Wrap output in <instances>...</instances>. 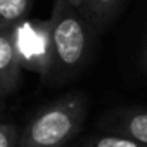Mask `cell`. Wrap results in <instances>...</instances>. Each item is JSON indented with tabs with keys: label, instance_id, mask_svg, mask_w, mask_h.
I'll return each instance as SVG.
<instances>
[{
	"label": "cell",
	"instance_id": "6da1fadb",
	"mask_svg": "<svg viewBox=\"0 0 147 147\" xmlns=\"http://www.w3.org/2000/svg\"><path fill=\"white\" fill-rule=\"evenodd\" d=\"M50 23L52 69L47 82H69L85 69L92 57L95 31L67 0H54Z\"/></svg>",
	"mask_w": 147,
	"mask_h": 147
},
{
	"label": "cell",
	"instance_id": "7a4b0ae2",
	"mask_svg": "<svg viewBox=\"0 0 147 147\" xmlns=\"http://www.w3.org/2000/svg\"><path fill=\"white\" fill-rule=\"evenodd\" d=\"M87 97L67 94L43 106L21 130L18 147H67L83 130Z\"/></svg>",
	"mask_w": 147,
	"mask_h": 147
},
{
	"label": "cell",
	"instance_id": "3957f363",
	"mask_svg": "<svg viewBox=\"0 0 147 147\" xmlns=\"http://www.w3.org/2000/svg\"><path fill=\"white\" fill-rule=\"evenodd\" d=\"M23 67L47 80L52 69V42L49 19H26L12 28Z\"/></svg>",
	"mask_w": 147,
	"mask_h": 147
},
{
	"label": "cell",
	"instance_id": "277c9868",
	"mask_svg": "<svg viewBox=\"0 0 147 147\" xmlns=\"http://www.w3.org/2000/svg\"><path fill=\"white\" fill-rule=\"evenodd\" d=\"M102 131L121 133L147 145V109L145 107H116L99 119Z\"/></svg>",
	"mask_w": 147,
	"mask_h": 147
},
{
	"label": "cell",
	"instance_id": "5b68a950",
	"mask_svg": "<svg viewBox=\"0 0 147 147\" xmlns=\"http://www.w3.org/2000/svg\"><path fill=\"white\" fill-rule=\"evenodd\" d=\"M23 61L12 30L0 31V97L18 92L23 82Z\"/></svg>",
	"mask_w": 147,
	"mask_h": 147
},
{
	"label": "cell",
	"instance_id": "8992f818",
	"mask_svg": "<svg viewBox=\"0 0 147 147\" xmlns=\"http://www.w3.org/2000/svg\"><path fill=\"white\" fill-rule=\"evenodd\" d=\"M123 4L125 0H82L78 11L99 35L119 16Z\"/></svg>",
	"mask_w": 147,
	"mask_h": 147
},
{
	"label": "cell",
	"instance_id": "52a82bcc",
	"mask_svg": "<svg viewBox=\"0 0 147 147\" xmlns=\"http://www.w3.org/2000/svg\"><path fill=\"white\" fill-rule=\"evenodd\" d=\"M33 0H0V31H9L28 19Z\"/></svg>",
	"mask_w": 147,
	"mask_h": 147
},
{
	"label": "cell",
	"instance_id": "ba28073f",
	"mask_svg": "<svg viewBox=\"0 0 147 147\" xmlns=\"http://www.w3.org/2000/svg\"><path fill=\"white\" fill-rule=\"evenodd\" d=\"M80 147H147L145 144L130 138L121 133H113V131H97L88 135Z\"/></svg>",
	"mask_w": 147,
	"mask_h": 147
},
{
	"label": "cell",
	"instance_id": "9c48e42d",
	"mask_svg": "<svg viewBox=\"0 0 147 147\" xmlns=\"http://www.w3.org/2000/svg\"><path fill=\"white\" fill-rule=\"evenodd\" d=\"M19 130L12 123H0V147H18Z\"/></svg>",
	"mask_w": 147,
	"mask_h": 147
},
{
	"label": "cell",
	"instance_id": "30bf717a",
	"mask_svg": "<svg viewBox=\"0 0 147 147\" xmlns=\"http://www.w3.org/2000/svg\"><path fill=\"white\" fill-rule=\"evenodd\" d=\"M140 62H142L144 75L147 76V30H145V36H144V45H142V55H140Z\"/></svg>",
	"mask_w": 147,
	"mask_h": 147
},
{
	"label": "cell",
	"instance_id": "8fae6325",
	"mask_svg": "<svg viewBox=\"0 0 147 147\" xmlns=\"http://www.w3.org/2000/svg\"><path fill=\"white\" fill-rule=\"evenodd\" d=\"M67 2H69L71 5H75V7L78 9V7H80V4H82V0H67Z\"/></svg>",
	"mask_w": 147,
	"mask_h": 147
},
{
	"label": "cell",
	"instance_id": "7c38bea8",
	"mask_svg": "<svg viewBox=\"0 0 147 147\" xmlns=\"http://www.w3.org/2000/svg\"><path fill=\"white\" fill-rule=\"evenodd\" d=\"M2 107H4V102H2V97H0V111H2Z\"/></svg>",
	"mask_w": 147,
	"mask_h": 147
}]
</instances>
